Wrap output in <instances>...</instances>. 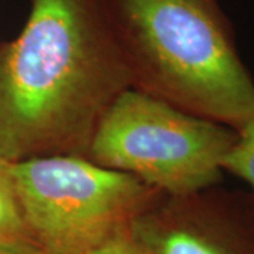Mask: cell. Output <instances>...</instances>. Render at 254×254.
Instances as JSON below:
<instances>
[{"mask_svg":"<svg viewBox=\"0 0 254 254\" xmlns=\"http://www.w3.org/2000/svg\"><path fill=\"white\" fill-rule=\"evenodd\" d=\"M131 88L239 131L254 79L218 0H105Z\"/></svg>","mask_w":254,"mask_h":254,"instance_id":"7a4b0ae2","label":"cell"},{"mask_svg":"<svg viewBox=\"0 0 254 254\" xmlns=\"http://www.w3.org/2000/svg\"><path fill=\"white\" fill-rule=\"evenodd\" d=\"M131 88L105 0H31L0 43V158H88L100 120Z\"/></svg>","mask_w":254,"mask_h":254,"instance_id":"6da1fadb","label":"cell"},{"mask_svg":"<svg viewBox=\"0 0 254 254\" xmlns=\"http://www.w3.org/2000/svg\"><path fill=\"white\" fill-rule=\"evenodd\" d=\"M85 254H147L137 242L130 226L116 232Z\"/></svg>","mask_w":254,"mask_h":254,"instance_id":"ba28073f","label":"cell"},{"mask_svg":"<svg viewBox=\"0 0 254 254\" xmlns=\"http://www.w3.org/2000/svg\"><path fill=\"white\" fill-rule=\"evenodd\" d=\"M130 230L147 254H254V192L215 185L164 195Z\"/></svg>","mask_w":254,"mask_h":254,"instance_id":"5b68a950","label":"cell"},{"mask_svg":"<svg viewBox=\"0 0 254 254\" xmlns=\"http://www.w3.org/2000/svg\"><path fill=\"white\" fill-rule=\"evenodd\" d=\"M222 170L249 184L254 192V120L237 131L236 143L223 158Z\"/></svg>","mask_w":254,"mask_h":254,"instance_id":"52a82bcc","label":"cell"},{"mask_svg":"<svg viewBox=\"0 0 254 254\" xmlns=\"http://www.w3.org/2000/svg\"><path fill=\"white\" fill-rule=\"evenodd\" d=\"M17 254H44L43 253V250L38 247V246H33V247H30L27 250H24V252H20Z\"/></svg>","mask_w":254,"mask_h":254,"instance_id":"9c48e42d","label":"cell"},{"mask_svg":"<svg viewBox=\"0 0 254 254\" xmlns=\"http://www.w3.org/2000/svg\"><path fill=\"white\" fill-rule=\"evenodd\" d=\"M37 246L28 232L9 161L0 158V254H17Z\"/></svg>","mask_w":254,"mask_h":254,"instance_id":"8992f818","label":"cell"},{"mask_svg":"<svg viewBox=\"0 0 254 254\" xmlns=\"http://www.w3.org/2000/svg\"><path fill=\"white\" fill-rule=\"evenodd\" d=\"M237 131L128 88L112 103L88 158L134 177L165 196L220 185L223 158Z\"/></svg>","mask_w":254,"mask_h":254,"instance_id":"3957f363","label":"cell"},{"mask_svg":"<svg viewBox=\"0 0 254 254\" xmlns=\"http://www.w3.org/2000/svg\"><path fill=\"white\" fill-rule=\"evenodd\" d=\"M28 232L44 254H85L164 196L78 155L9 161Z\"/></svg>","mask_w":254,"mask_h":254,"instance_id":"277c9868","label":"cell"}]
</instances>
